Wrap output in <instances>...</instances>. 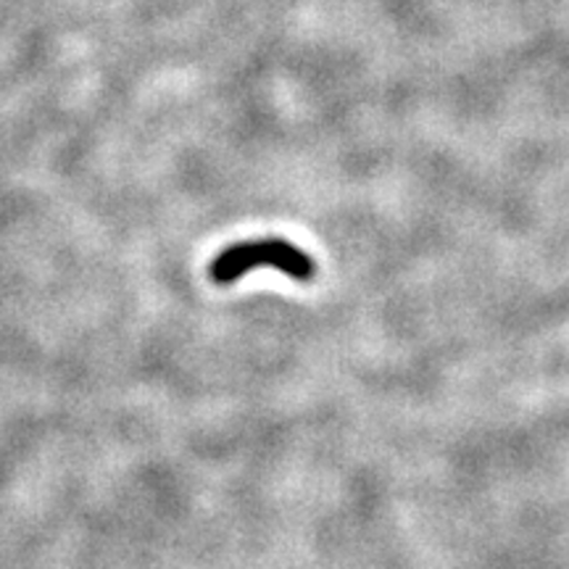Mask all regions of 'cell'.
Listing matches in <instances>:
<instances>
[{
	"mask_svg": "<svg viewBox=\"0 0 569 569\" xmlns=\"http://www.w3.org/2000/svg\"><path fill=\"white\" fill-rule=\"evenodd\" d=\"M259 267H272L296 282H311L317 274L315 259L303 248L280 238H264L227 246L209 264V277L213 284H232Z\"/></svg>",
	"mask_w": 569,
	"mask_h": 569,
	"instance_id": "6da1fadb",
	"label": "cell"
}]
</instances>
